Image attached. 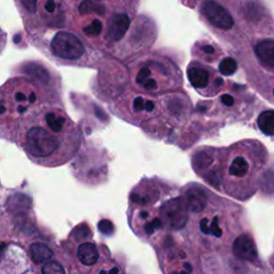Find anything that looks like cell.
Listing matches in <instances>:
<instances>
[{"instance_id": "obj_1", "label": "cell", "mask_w": 274, "mask_h": 274, "mask_svg": "<svg viewBox=\"0 0 274 274\" xmlns=\"http://www.w3.org/2000/svg\"><path fill=\"white\" fill-rule=\"evenodd\" d=\"M41 126H35L26 133L25 149L35 158H47L51 156L58 148L60 143L54 135Z\"/></svg>"}, {"instance_id": "obj_2", "label": "cell", "mask_w": 274, "mask_h": 274, "mask_svg": "<svg viewBox=\"0 0 274 274\" xmlns=\"http://www.w3.org/2000/svg\"><path fill=\"white\" fill-rule=\"evenodd\" d=\"M51 50L55 57L63 60H78L86 52L81 39L67 31H60L53 37Z\"/></svg>"}, {"instance_id": "obj_3", "label": "cell", "mask_w": 274, "mask_h": 274, "mask_svg": "<svg viewBox=\"0 0 274 274\" xmlns=\"http://www.w3.org/2000/svg\"><path fill=\"white\" fill-rule=\"evenodd\" d=\"M189 208L183 197H175L162 204V219L164 224L173 230H180L187 226Z\"/></svg>"}, {"instance_id": "obj_4", "label": "cell", "mask_w": 274, "mask_h": 274, "mask_svg": "<svg viewBox=\"0 0 274 274\" xmlns=\"http://www.w3.org/2000/svg\"><path fill=\"white\" fill-rule=\"evenodd\" d=\"M200 12L211 25L222 30H229L234 25L230 13L214 0H203L200 6Z\"/></svg>"}, {"instance_id": "obj_5", "label": "cell", "mask_w": 274, "mask_h": 274, "mask_svg": "<svg viewBox=\"0 0 274 274\" xmlns=\"http://www.w3.org/2000/svg\"><path fill=\"white\" fill-rule=\"evenodd\" d=\"M232 251L234 256L242 260L254 262L258 258L256 244L249 234H241L234 240Z\"/></svg>"}, {"instance_id": "obj_6", "label": "cell", "mask_w": 274, "mask_h": 274, "mask_svg": "<svg viewBox=\"0 0 274 274\" xmlns=\"http://www.w3.org/2000/svg\"><path fill=\"white\" fill-rule=\"evenodd\" d=\"M183 198L188 204V208L193 213L202 212L207 206V194L197 184H191L184 191Z\"/></svg>"}, {"instance_id": "obj_7", "label": "cell", "mask_w": 274, "mask_h": 274, "mask_svg": "<svg viewBox=\"0 0 274 274\" xmlns=\"http://www.w3.org/2000/svg\"><path fill=\"white\" fill-rule=\"evenodd\" d=\"M131 25V19L126 13L117 14L111 22L109 35L114 42H118L128 32Z\"/></svg>"}, {"instance_id": "obj_8", "label": "cell", "mask_w": 274, "mask_h": 274, "mask_svg": "<svg viewBox=\"0 0 274 274\" xmlns=\"http://www.w3.org/2000/svg\"><path fill=\"white\" fill-rule=\"evenodd\" d=\"M188 77L190 84L195 89H203L209 85L210 82L209 71L199 64L191 65L188 68Z\"/></svg>"}, {"instance_id": "obj_9", "label": "cell", "mask_w": 274, "mask_h": 274, "mask_svg": "<svg viewBox=\"0 0 274 274\" xmlns=\"http://www.w3.org/2000/svg\"><path fill=\"white\" fill-rule=\"evenodd\" d=\"M255 54L263 66L274 68V41H260L255 46Z\"/></svg>"}, {"instance_id": "obj_10", "label": "cell", "mask_w": 274, "mask_h": 274, "mask_svg": "<svg viewBox=\"0 0 274 274\" xmlns=\"http://www.w3.org/2000/svg\"><path fill=\"white\" fill-rule=\"evenodd\" d=\"M77 258L85 266H92L99 260L100 253L96 249V246L91 242H86L80 244L77 248Z\"/></svg>"}, {"instance_id": "obj_11", "label": "cell", "mask_w": 274, "mask_h": 274, "mask_svg": "<svg viewBox=\"0 0 274 274\" xmlns=\"http://www.w3.org/2000/svg\"><path fill=\"white\" fill-rule=\"evenodd\" d=\"M45 123L47 129L55 134H59L66 123L65 116L60 113L51 112L45 115Z\"/></svg>"}, {"instance_id": "obj_12", "label": "cell", "mask_w": 274, "mask_h": 274, "mask_svg": "<svg viewBox=\"0 0 274 274\" xmlns=\"http://www.w3.org/2000/svg\"><path fill=\"white\" fill-rule=\"evenodd\" d=\"M30 255L36 263H42L51 260L53 253L46 244L33 243L30 247Z\"/></svg>"}, {"instance_id": "obj_13", "label": "cell", "mask_w": 274, "mask_h": 274, "mask_svg": "<svg viewBox=\"0 0 274 274\" xmlns=\"http://www.w3.org/2000/svg\"><path fill=\"white\" fill-rule=\"evenodd\" d=\"M78 13L81 15H104V7L97 0H85L78 6Z\"/></svg>"}, {"instance_id": "obj_14", "label": "cell", "mask_w": 274, "mask_h": 274, "mask_svg": "<svg viewBox=\"0 0 274 274\" xmlns=\"http://www.w3.org/2000/svg\"><path fill=\"white\" fill-rule=\"evenodd\" d=\"M257 122L263 134L274 136V111L262 112L258 117Z\"/></svg>"}, {"instance_id": "obj_15", "label": "cell", "mask_w": 274, "mask_h": 274, "mask_svg": "<svg viewBox=\"0 0 274 274\" xmlns=\"http://www.w3.org/2000/svg\"><path fill=\"white\" fill-rule=\"evenodd\" d=\"M213 163V158L211 154L206 150H199L194 154L193 158V165L194 168L196 172L201 173L202 170H206L209 168V166Z\"/></svg>"}, {"instance_id": "obj_16", "label": "cell", "mask_w": 274, "mask_h": 274, "mask_svg": "<svg viewBox=\"0 0 274 274\" xmlns=\"http://www.w3.org/2000/svg\"><path fill=\"white\" fill-rule=\"evenodd\" d=\"M8 204H10V209L16 213L21 211L25 212V210H27L29 206L31 204V200L29 199L26 195L14 194L13 196L10 197Z\"/></svg>"}, {"instance_id": "obj_17", "label": "cell", "mask_w": 274, "mask_h": 274, "mask_svg": "<svg viewBox=\"0 0 274 274\" xmlns=\"http://www.w3.org/2000/svg\"><path fill=\"white\" fill-rule=\"evenodd\" d=\"M249 172V163L248 161L242 158V156H237L236 159H233L228 173L231 176H236V177H244Z\"/></svg>"}, {"instance_id": "obj_18", "label": "cell", "mask_w": 274, "mask_h": 274, "mask_svg": "<svg viewBox=\"0 0 274 274\" xmlns=\"http://www.w3.org/2000/svg\"><path fill=\"white\" fill-rule=\"evenodd\" d=\"M237 68H238V64H237L236 60L232 59V58H230V57L224 58V59L219 64L220 73L224 76H230V75L234 74L237 71Z\"/></svg>"}, {"instance_id": "obj_19", "label": "cell", "mask_w": 274, "mask_h": 274, "mask_svg": "<svg viewBox=\"0 0 274 274\" xmlns=\"http://www.w3.org/2000/svg\"><path fill=\"white\" fill-rule=\"evenodd\" d=\"M246 14L252 22H257L262 15V8L256 2H249L246 6Z\"/></svg>"}, {"instance_id": "obj_20", "label": "cell", "mask_w": 274, "mask_h": 274, "mask_svg": "<svg viewBox=\"0 0 274 274\" xmlns=\"http://www.w3.org/2000/svg\"><path fill=\"white\" fill-rule=\"evenodd\" d=\"M102 30H103V24L102 22L100 21V19H93V21L91 22V24L87 25L86 27H84L83 31L86 36L88 37H96L102 33Z\"/></svg>"}, {"instance_id": "obj_21", "label": "cell", "mask_w": 274, "mask_h": 274, "mask_svg": "<svg viewBox=\"0 0 274 274\" xmlns=\"http://www.w3.org/2000/svg\"><path fill=\"white\" fill-rule=\"evenodd\" d=\"M42 274H65L63 267L56 260H48L42 267Z\"/></svg>"}, {"instance_id": "obj_22", "label": "cell", "mask_w": 274, "mask_h": 274, "mask_svg": "<svg viewBox=\"0 0 274 274\" xmlns=\"http://www.w3.org/2000/svg\"><path fill=\"white\" fill-rule=\"evenodd\" d=\"M71 236L77 240H82V239H86L89 238L91 236V231L89 229V227L87 226L85 224L80 225V226H77L73 231Z\"/></svg>"}, {"instance_id": "obj_23", "label": "cell", "mask_w": 274, "mask_h": 274, "mask_svg": "<svg viewBox=\"0 0 274 274\" xmlns=\"http://www.w3.org/2000/svg\"><path fill=\"white\" fill-rule=\"evenodd\" d=\"M97 227H99L100 232L105 234V236H112L114 233V225L110 220H101L99 222V225H97Z\"/></svg>"}, {"instance_id": "obj_24", "label": "cell", "mask_w": 274, "mask_h": 274, "mask_svg": "<svg viewBox=\"0 0 274 274\" xmlns=\"http://www.w3.org/2000/svg\"><path fill=\"white\" fill-rule=\"evenodd\" d=\"M149 77H151V70L148 67V66H145V67H142L141 70L139 71V73H137L136 75V83L139 85H142L148 80Z\"/></svg>"}, {"instance_id": "obj_25", "label": "cell", "mask_w": 274, "mask_h": 274, "mask_svg": "<svg viewBox=\"0 0 274 274\" xmlns=\"http://www.w3.org/2000/svg\"><path fill=\"white\" fill-rule=\"evenodd\" d=\"M167 106H168V109H169L170 112L176 113V114H180L184 109L182 102L179 99H172L168 102Z\"/></svg>"}, {"instance_id": "obj_26", "label": "cell", "mask_w": 274, "mask_h": 274, "mask_svg": "<svg viewBox=\"0 0 274 274\" xmlns=\"http://www.w3.org/2000/svg\"><path fill=\"white\" fill-rule=\"evenodd\" d=\"M146 104H147V100H145L142 96H137L133 101V110L137 113L146 112Z\"/></svg>"}, {"instance_id": "obj_27", "label": "cell", "mask_w": 274, "mask_h": 274, "mask_svg": "<svg viewBox=\"0 0 274 274\" xmlns=\"http://www.w3.org/2000/svg\"><path fill=\"white\" fill-rule=\"evenodd\" d=\"M210 234H213L214 237L220 238L222 236V229L219 226V218L215 217L210 223Z\"/></svg>"}, {"instance_id": "obj_28", "label": "cell", "mask_w": 274, "mask_h": 274, "mask_svg": "<svg viewBox=\"0 0 274 274\" xmlns=\"http://www.w3.org/2000/svg\"><path fill=\"white\" fill-rule=\"evenodd\" d=\"M21 4L28 13H35L38 6V0H21Z\"/></svg>"}, {"instance_id": "obj_29", "label": "cell", "mask_w": 274, "mask_h": 274, "mask_svg": "<svg viewBox=\"0 0 274 274\" xmlns=\"http://www.w3.org/2000/svg\"><path fill=\"white\" fill-rule=\"evenodd\" d=\"M156 86H158V85H156V81L152 77H149L148 80H147L143 84V87L145 88L147 91H154L156 89Z\"/></svg>"}, {"instance_id": "obj_30", "label": "cell", "mask_w": 274, "mask_h": 274, "mask_svg": "<svg viewBox=\"0 0 274 274\" xmlns=\"http://www.w3.org/2000/svg\"><path fill=\"white\" fill-rule=\"evenodd\" d=\"M199 228H200V231H201L203 234H210V224H209L208 219L203 218V219L199 222Z\"/></svg>"}, {"instance_id": "obj_31", "label": "cell", "mask_w": 274, "mask_h": 274, "mask_svg": "<svg viewBox=\"0 0 274 274\" xmlns=\"http://www.w3.org/2000/svg\"><path fill=\"white\" fill-rule=\"evenodd\" d=\"M56 8H57V5H56L55 0H46L45 4H44V10L47 13H50V14L55 12Z\"/></svg>"}, {"instance_id": "obj_32", "label": "cell", "mask_w": 274, "mask_h": 274, "mask_svg": "<svg viewBox=\"0 0 274 274\" xmlns=\"http://www.w3.org/2000/svg\"><path fill=\"white\" fill-rule=\"evenodd\" d=\"M221 101L225 106H228V107L232 106L234 103L233 97L230 94H223L221 97Z\"/></svg>"}, {"instance_id": "obj_33", "label": "cell", "mask_w": 274, "mask_h": 274, "mask_svg": "<svg viewBox=\"0 0 274 274\" xmlns=\"http://www.w3.org/2000/svg\"><path fill=\"white\" fill-rule=\"evenodd\" d=\"M14 97H15V101L18 103H25V102L29 103V96H27L25 92H16Z\"/></svg>"}, {"instance_id": "obj_34", "label": "cell", "mask_w": 274, "mask_h": 274, "mask_svg": "<svg viewBox=\"0 0 274 274\" xmlns=\"http://www.w3.org/2000/svg\"><path fill=\"white\" fill-rule=\"evenodd\" d=\"M154 102L151 100H147V104H146V112L148 113H152L154 111Z\"/></svg>"}, {"instance_id": "obj_35", "label": "cell", "mask_w": 274, "mask_h": 274, "mask_svg": "<svg viewBox=\"0 0 274 274\" xmlns=\"http://www.w3.org/2000/svg\"><path fill=\"white\" fill-rule=\"evenodd\" d=\"M202 51L206 54H214V48L211 45H204V46H202Z\"/></svg>"}, {"instance_id": "obj_36", "label": "cell", "mask_w": 274, "mask_h": 274, "mask_svg": "<svg viewBox=\"0 0 274 274\" xmlns=\"http://www.w3.org/2000/svg\"><path fill=\"white\" fill-rule=\"evenodd\" d=\"M148 217H149V215H148V213H147L146 211H141L140 214H139V218L141 220H147V219H148Z\"/></svg>"}, {"instance_id": "obj_37", "label": "cell", "mask_w": 274, "mask_h": 274, "mask_svg": "<svg viewBox=\"0 0 274 274\" xmlns=\"http://www.w3.org/2000/svg\"><path fill=\"white\" fill-rule=\"evenodd\" d=\"M223 83H224V81L222 80V78H218V80L215 81V86L221 87V86H223Z\"/></svg>"}, {"instance_id": "obj_38", "label": "cell", "mask_w": 274, "mask_h": 274, "mask_svg": "<svg viewBox=\"0 0 274 274\" xmlns=\"http://www.w3.org/2000/svg\"><path fill=\"white\" fill-rule=\"evenodd\" d=\"M13 41H14V43H19V41H21V36H19V35L14 36Z\"/></svg>"}, {"instance_id": "obj_39", "label": "cell", "mask_w": 274, "mask_h": 274, "mask_svg": "<svg viewBox=\"0 0 274 274\" xmlns=\"http://www.w3.org/2000/svg\"><path fill=\"white\" fill-rule=\"evenodd\" d=\"M184 268H185V270H188L190 272L193 270V267L190 265V263H184Z\"/></svg>"}, {"instance_id": "obj_40", "label": "cell", "mask_w": 274, "mask_h": 274, "mask_svg": "<svg viewBox=\"0 0 274 274\" xmlns=\"http://www.w3.org/2000/svg\"><path fill=\"white\" fill-rule=\"evenodd\" d=\"M110 274H120L119 269H118V268H114V269H112L111 272H110Z\"/></svg>"}, {"instance_id": "obj_41", "label": "cell", "mask_w": 274, "mask_h": 274, "mask_svg": "<svg viewBox=\"0 0 274 274\" xmlns=\"http://www.w3.org/2000/svg\"><path fill=\"white\" fill-rule=\"evenodd\" d=\"M178 274H190V271H188V270H182Z\"/></svg>"}, {"instance_id": "obj_42", "label": "cell", "mask_w": 274, "mask_h": 274, "mask_svg": "<svg viewBox=\"0 0 274 274\" xmlns=\"http://www.w3.org/2000/svg\"><path fill=\"white\" fill-rule=\"evenodd\" d=\"M100 274H107V273H106V271H104V270H103V271H102Z\"/></svg>"}, {"instance_id": "obj_43", "label": "cell", "mask_w": 274, "mask_h": 274, "mask_svg": "<svg viewBox=\"0 0 274 274\" xmlns=\"http://www.w3.org/2000/svg\"><path fill=\"white\" fill-rule=\"evenodd\" d=\"M97 2H103V0H97ZM104 2H105V0H104Z\"/></svg>"}, {"instance_id": "obj_44", "label": "cell", "mask_w": 274, "mask_h": 274, "mask_svg": "<svg viewBox=\"0 0 274 274\" xmlns=\"http://www.w3.org/2000/svg\"><path fill=\"white\" fill-rule=\"evenodd\" d=\"M273 95H274V89H273Z\"/></svg>"}]
</instances>
